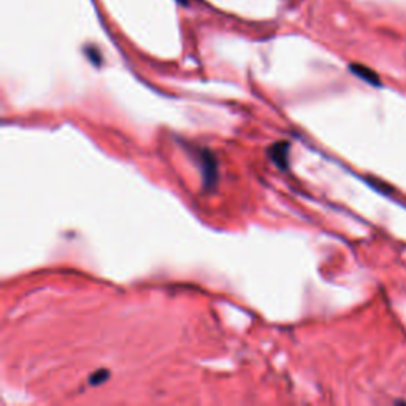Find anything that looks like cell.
Segmentation results:
<instances>
[{
    "label": "cell",
    "mask_w": 406,
    "mask_h": 406,
    "mask_svg": "<svg viewBox=\"0 0 406 406\" xmlns=\"http://www.w3.org/2000/svg\"><path fill=\"white\" fill-rule=\"evenodd\" d=\"M351 72L356 75V77H359L363 81H367L368 84H373V86H381V81H379V77L378 75L370 70V68L359 66V64H354V66H351Z\"/></svg>",
    "instance_id": "6da1fadb"
},
{
    "label": "cell",
    "mask_w": 406,
    "mask_h": 406,
    "mask_svg": "<svg viewBox=\"0 0 406 406\" xmlns=\"http://www.w3.org/2000/svg\"><path fill=\"white\" fill-rule=\"evenodd\" d=\"M287 151H289V143H276L270 148V157L275 160L278 167L284 168L287 165Z\"/></svg>",
    "instance_id": "7a4b0ae2"
},
{
    "label": "cell",
    "mask_w": 406,
    "mask_h": 406,
    "mask_svg": "<svg viewBox=\"0 0 406 406\" xmlns=\"http://www.w3.org/2000/svg\"><path fill=\"white\" fill-rule=\"evenodd\" d=\"M108 378V371L106 370H99V371H95L93 376L89 378V384H100V383H104V379H106Z\"/></svg>",
    "instance_id": "3957f363"
}]
</instances>
